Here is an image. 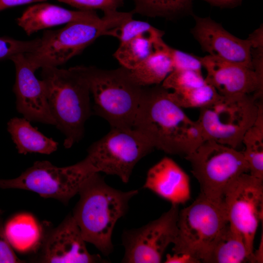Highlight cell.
Listing matches in <instances>:
<instances>
[{"label":"cell","instance_id":"cell-1","mask_svg":"<svg viewBox=\"0 0 263 263\" xmlns=\"http://www.w3.org/2000/svg\"><path fill=\"white\" fill-rule=\"evenodd\" d=\"M133 128L153 148L184 157L206 140L198 121L190 119L159 85L145 87Z\"/></svg>","mask_w":263,"mask_h":263},{"label":"cell","instance_id":"cell-2","mask_svg":"<svg viewBox=\"0 0 263 263\" xmlns=\"http://www.w3.org/2000/svg\"><path fill=\"white\" fill-rule=\"evenodd\" d=\"M137 193V190L122 191L109 186L98 172L91 175L80 188V198L72 215L85 241L109 255L113 250L115 225Z\"/></svg>","mask_w":263,"mask_h":263},{"label":"cell","instance_id":"cell-3","mask_svg":"<svg viewBox=\"0 0 263 263\" xmlns=\"http://www.w3.org/2000/svg\"><path fill=\"white\" fill-rule=\"evenodd\" d=\"M41 69L51 113L65 136L64 147L70 148L82 138L85 122L92 113L88 84L74 67Z\"/></svg>","mask_w":263,"mask_h":263},{"label":"cell","instance_id":"cell-4","mask_svg":"<svg viewBox=\"0 0 263 263\" xmlns=\"http://www.w3.org/2000/svg\"><path fill=\"white\" fill-rule=\"evenodd\" d=\"M73 67L88 84L94 113L106 120L111 128H133L145 87L132 80L128 69Z\"/></svg>","mask_w":263,"mask_h":263},{"label":"cell","instance_id":"cell-5","mask_svg":"<svg viewBox=\"0 0 263 263\" xmlns=\"http://www.w3.org/2000/svg\"><path fill=\"white\" fill-rule=\"evenodd\" d=\"M103 13L102 17L95 19L75 21L59 29L44 31L36 50L24 54L26 60L35 71L63 65L104 36L106 31L132 18L134 14L132 11L117 10Z\"/></svg>","mask_w":263,"mask_h":263},{"label":"cell","instance_id":"cell-6","mask_svg":"<svg viewBox=\"0 0 263 263\" xmlns=\"http://www.w3.org/2000/svg\"><path fill=\"white\" fill-rule=\"evenodd\" d=\"M223 202L200 193L189 206L179 211L174 254L189 257L193 263H206L215 243L228 225Z\"/></svg>","mask_w":263,"mask_h":263},{"label":"cell","instance_id":"cell-7","mask_svg":"<svg viewBox=\"0 0 263 263\" xmlns=\"http://www.w3.org/2000/svg\"><path fill=\"white\" fill-rule=\"evenodd\" d=\"M184 157L190 164L200 193L217 202H223L225 190L235 179L249 172L242 151L210 139Z\"/></svg>","mask_w":263,"mask_h":263},{"label":"cell","instance_id":"cell-8","mask_svg":"<svg viewBox=\"0 0 263 263\" xmlns=\"http://www.w3.org/2000/svg\"><path fill=\"white\" fill-rule=\"evenodd\" d=\"M253 94L221 95L212 103L200 109L197 120L206 140L236 149L244 134L254 123L260 103Z\"/></svg>","mask_w":263,"mask_h":263},{"label":"cell","instance_id":"cell-9","mask_svg":"<svg viewBox=\"0 0 263 263\" xmlns=\"http://www.w3.org/2000/svg\"><path fill=\"white\" fill-rule=\"evenodd\" d=\"M153 149L133 128H111L91 145L82 161L92 172L116 175L127 183L135 165Z\"/></svg>","mask_w":263,"mask_h":263},{"label":"cell","instance_id":"cell-10","mask_svg":"<svg viewBox=\"0 0 263 263\" xmlns=\"http://www.w3.org/2000/svg\"><path fill=\"white\" fill-rule=\"evenodd\" d=\"M93 173L82 160L64 167L47 161H36L17 178H0V188L31 191L65 203L78 193L84 182Z\"/></svg>","mask_w":263,"mask_h":263},{"label":"cell","instance_id":"cell-11","mask_svg":"<svg viewBox=\"0 0 263 263\" xmlns=\"http://www.w3.org/2000/svg\"><path fill=\"white\" fill-rule=\"evenodd\" d=\"M223 204L228 224L242 237L255 263L254 239L263 216V180L242 174L227 188Z\"/></svg>","mask_w":263,"mask_h":263},{"label":"cell","instance_id":"cell-12","mask_svg":"<svg viewBox=\"0 0 263 263\" xmlns=\"http://www.w3.org/2000/svg\"><path fill=\"white\" fill-rule=\"evenodd\" d=\"M179 205L170 208L159 218L137 229L125 231L122 243L125 248L123 263H158L177 232Z\"/></svg>","mask_w":263,"mask_h":263},{"label":"cell","instance_id":"cell-13","mask_svg":"<svg viewBox=\"0 0 263 263\" xmlns=\"http://www.w3.org/2000/svg\"><path fill=\"white\" fill-rule=\"evenodd\" d=\"M191 33L202 49L209 55L253 69L251 42L247 38H238L209 17L193 15ZM254 70V69H253Z\"/></svg>","mask_w":263,"mask_h":263},{"label":"cell","instance_id":"cell-14","mask_svg":"<svg viewBox=\"0 0 263 263\" xmlns=\"http://www.w3.org/2000/svg\"><path fill=\"white\" fill-rule=\"evenodd\" d=\"M10 59L16 68L13 92L19 113L29 121L56 125L48 105L45 86L35 75V71L26 60L24 54L13 56Z\"/></svg>","mask_w":263,"mask_h":263},{"label":"cell","instance_id":"cell-15","mask_svg":"<svg viewBox=\"0 0 263 263\" xmlns=\"http://www.w3.org/2000/svg\"><path fill=\"white\" fill-rule=\"evenodd\" d=\"M207 71V82L222 96L253 94L263 96V76L247 67L225 61L210 55L201 57Z\"/></svg>","mask_w":263,"mask_h":263},{"label":"cell","instance_id":"cell-16","mask_svg":"<svg viewBox=\"0 0 263 263\" xmlns=\"http://www.w3.org/2000/svg\"><path fill=\"white\" fill-rule=\"evenodd\" d=\"M85 242L75 219L69 215L46 238L41 262H101L99 256L88 251Z\"/></svg>","mask_w":263,"mask_h":263},{"label":"cell","instance_id":"cell-17","mask_svg":"<svg viewBox=\"0 0 263 263\" xmlns=\"http://www.w3.org/2000/svg\"><path fill=\"white\" fill-rule=\"evenodd\" d=\"M143 187L171 204L185 203L190 197L188 176L168 157H164L150 168Z\"/></svg>","mask_w":263,"mask_h":263},{"label":"cell","instance_id":"cell-18","mask_svg":"<svg viewBox=\"0 0 263 263\" xmlns=\"http://www.w3.org/2000/svg\"><path fill=\"white\" fill-rule=\"evenodd\" d=\"M94 10H71L42 2L29 6L17 22L27 34L55 26L83 20H93L99 18Z\"/></svg>","mask_w":263,"mask_h":263},{"label":"cell","instance_id":"cell-19","mask_svg":"<svg viewBox=\"0 0 263 263\" xmlns=\"http://www.w3.org/2000/svg\"><path fill=\"white\" fill-rule=\"evenodd\" d=\"M164 32L154 28L126 42L121 43L113 54L122 67L129 70L137 67L165 43Z\"/></svg>","mask_w":263,"mask_h":263},{"label":"cell","instance_id":"cell-20","mask_svg":"<svg viewBox=\"0 0 263 263\" xmlns=\"http://www.w3.org/2000/svg\"><path fill=\"white\" fill-rule=\"evenodd\" d=\"M7 130L19 153L50 154L57 149V142L43 135L24 117L11 119L7 123Z\"/></svg>","mask_w":263,"mask_h":263},{"label":"cell","instance_id":"cell-21","mask_svg":"<svg viewBox=\"0 0 263 263\" xmlns=\"http://www.w3.org/2000/svg\"><path fill=\"white\" fill-rule=\"evenodd\" d=\"M4 227L7 238L16 250L24 253L36 249L42 238V229L35 218L22 213L11 218Z\"/></svg>","mask_w":263,"mask_h":263},{"label":"cell","instance_id":"cell-22","mask_svg":"<svg viewBox=\"0 0 263 263\" xmlns=\"http://www.w3.org/2000/svg\"><path fill=\"white\" fill-rule=\"evenodd\" d=\"M166 43L137 67L129 70L130 76L138 85H159L173 70V65Z\"/></svg>","mask_w":263,"mask_h":263},{"label":"cell","instance_id":"cell-23","mask_svg":"<svg viewBox=\"0 0 263 263\" xmlns=\"http://www.w3.org/2000/svg\"><path fill=\"white\" fill-rule=\"evenodd\" d=\"M253 260L240 234L228 224L213 247L207 263H241Z\"/></svg>","mask_w":263,"mask_h":263},{"label":"cell","instance_id":"cell-24","mask_svg":"<svg viewBox=\"0 0 263 263\" xmlns=\"http://www.w3.org/2000/svg\"><path fill=\"white\" fill-rule=\"evenodd\" d=\"M242 143V151L251 175L263 180V104L260 102L257 117L245 132Z\"/></svg>","mask_w":263,"mask_h":263},{"label":"cell","instance_id":"cell-25","mask_svg":"<svg viewBox=\"0 0 263 263\" xmlns=\"http://www.w3.org/2000/svg\"><path fill=\"white\" fill-rule=\"evenodd\" d=\"M134 13L172 19L192 13V0H132Z\"/></svg>","mask_w":263,"mask_h":263},{"label":"cell","instance_id":"cell-26","mask_svg":"<svg viewBox=\"0 0 263 263\" xmlns=\"http://www.w3.org/2000/svg\"><path fill=\"white\" fill-rule=\"evenodd\" d=\"M171 99L182 108H201L217 99L221 95L207 82L202 86L180 92H170Z\"/></svg>","mask_w":263,"mask_h":263},{"label":"cell","instance_id":"cell-27","mask_svg":"<svg viewBox=\"0 0 263 263\" xmlns=\"http://www.w3.org/2000/svg\"><path fill=\"white\" fill-rule=\"evenodd\" d=\"M207 81L202 72L189 70H173L162 82L164 88L180 93L203 85Z\"/></svg>","mask_w":263,"mask_h":263},{"label":"cell","instance_id":"cell-28","mask_svg":"<svg viewBox=\"0 0 263 263\" xmlns=\"http://www.w3.org/2000/svg\"><path fill=\"white\" fill-rule=\"evenodd\" d=\"M154 28L147 22L131 18L108 30L104 36L114 37L121 43L150 31Z\"/></svg>","mask_w":263,"mask_h":263},{"label":"cell","instance_id":"cell-29","mask_svg":"<svg viewBox=\"0 0 263 263\" xmlns=\"http://www.w3.org/2000/svg\"><path fill=\"white\" fill-rule=\"evenodd\" d=\"M40 38L19 40L7 37H0V60L9 59L17 54L34 52L39 46Z\"/></svg>","mask_w":263,"mask_h":263},{"label":"cell","instance_id":"cell-30","mask_svg":"<svg viewBox=\"0 0 263 263\" xmlns=\"http://www.w3.org/2000/svg\"><path fill=\"white\" fill-rule=\"evenodd\" d=\"M80 10H101L103 12L117 10L124 0H57Z\"/></svg>","mask_w":263,"mask_h":263},{"label":"cell","instance_id":"cell-31","mask_svg":"<svg viewBox=\"0 0 263 263\" xmlns=\"http://www.w3.org/2000/svg\"><path fill=\"white\" fill-rule=\"evenodd\" d=\"M173 70H189L202 72L203 65L201 57L169 46Z\"/></svg>","mask_w":263,"mask_h":263},{"label":"cell","instance_id":"cell-32","mask_svg":"<svg viewBox=\"0 0 263 263\" xmlns=\"http://www.w3.org/2000/svg\"><path fill=\"white\" fill-rule=\"evenodd\" d=\"M15 254L6 236L0 218V263H23Z\"/></svg>","mask_w":263,"mask_h":263},{"label":"cell","instance_id":"cell-33","mask_svg":"<svg viewBox=\"0 0 263 263\" xmlns=\"http://www.w3.org/2000/svg\"><path fill=\"white\" fill-rule=\"evenodd\" d=\"M47 0H0V11L5 9L34 2H45Z\"/></svg>","mask_w":263,"mask_h":263},{"label":"cell","instance_id":"cell-34","mask_svg":"<svg viewBox=\"0 0 263 263\" xmlns=\"http://www.w3.org/2000/svg\"><path fill=\"white\" fill-rule=\"evenodd\" d=\"M213 6L220 8H234L240 5L242 0H203Z\"/></svg>","mask_w":263,"mask_h":263},{"label":"cell","instance_id":"cell-35","mask_svg":"<svg viewBox=\"0 0 263 263\" xmlns=\"http://www.w3.org/2000/svg\"><path fill=\"white\" fill-rule=\"evenodd\" d=\"M165 263H193L192 260L188 257L174 254L173 255H167Z\"/></svg>","mask_w":263,"mask_h":263}]
</instances>
